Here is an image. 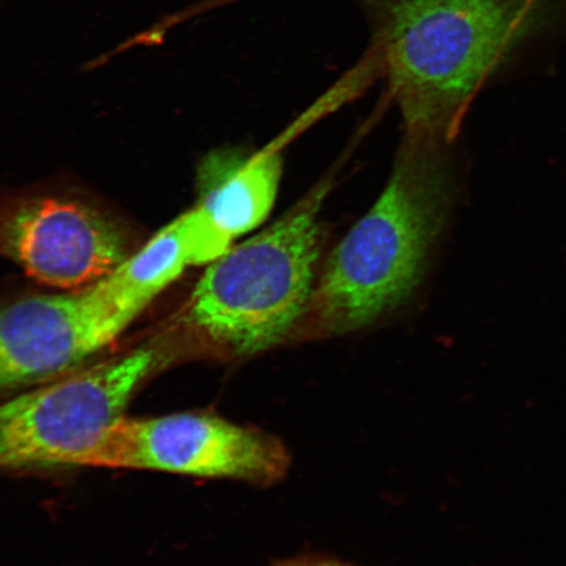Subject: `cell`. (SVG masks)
I'll return each mask as SVG.
<instances>
[{"instance_id":"1","label":"cell","mask_w":566,"mask_h":566,"mask_svg":"<svg viewBox=\"0 0 566 566\" xmlns=\"http://www.w3.org/2000/svg\"><path fill=\"white\" fill-rule=\"evenodd\" d=\"M405 138L448 148L473 98L546 23L549 0H360Z\"/></svg>"},{"instance_id":"2","label":"cell","mask_w":566,"mask_h":566,"mask_svg":"<svg viewBox=\"0 0 566 566\" xmlns=\"http://www.w3.org/2000/svg\"><path fill=\"white\" fill-rule=\"evenodd\" d=\"M452 195L446 148L405 138L384 192L322 264L298 344L369 328L412 298Z\"/></svg>"},{"instance_id":"3","label":"cell","mask_w":566,"mask_h":566,"mask_svg":"<svg viewBox=\"0 0 566 566\" xmlns=\"http://www.w3.org/2000/svg\"><path fill=\"white\" fill-rule=\"evenodd\" d=\"M322 180L268 229L212 261L180 317L197 357L240 363L298 344L323 259Z\"/></svg>"},{"instance_id":"4","label":"cell","mask_w":566,"mask_h":566,"mask_svg":"<svg viewBox=\"0 0 566 566\" xmlns=\"http://www.w3.org/2000/svg\"><path fill=\"white\" fill-rule=\"evenodd\" d=\"M177 357H195L182 329L0 399V471L74 467Z\"/></svg>"},{"instance_id":"5","label":"cell","mask_w":566,"mask_h":566,"mask_svg":"<svg viewBox=\"0 0 566 566\" xmlns=\"http://www.w3.org/2000/svg\"><path fill=\"white\" fill-rule=\"evenodd\" d=\"M293 458L281 438L209 412L124 416L77 457L74 469L153 471L228 479L261 488L282 483Z\"/></svg>"},{"instance_id":"6","label":"cell","mask_w":566,"mask_h":566,"mask_svg":"<svg viewBox=\"0 0 566 566\" xmlns=\"http://www.w3.org/2000/svg\"><path fill=\"white\" fill-rule=\"evenodd\" d=\"M137 318L97 282L0 303V399L95 363Z\"/></svg>"},{"instance_id":"7","label":"cell","mask_w":566,"mask_h":566,"mask_svg":"<svg viewBox=\"0 0 566 566\" xmlns=\"http://www.w3.org/2000/svg\"><path fill=\"white\" fill-rule=\"evenodd\" d=\"M130 254L129 232L95 205L54 195L0 198V258L42 285H94Z\"/></svg>"},{"instance_id":"8","label":"cell","mask_w":566,"mask_h":566,"mask_svg":"<svg viewBox=\"0 0 566 566\" xmlns=\"http://www.w3.org/2000/svg\"><path fill=\"white\" fill-rule=\"evenodd\" d=\"M294 132L287 130L258 153H212L198 175L200 198L190 209L200 228L226 247L256 230L277 200L283 172L282 150Z\"/></svg>"},{"instance_id":"9","label":"cell","mask_w":566,"mask_h":566,"mask_svg":"<svg viewBox=\"0 0 566 566\" xmlns=\"http://www.w3.org/2000/svg\"><path fill=\"white\" fill-rule=\"evenodd\" d=\"M190 265H196L195 240L184 212L97 282L117 306L139 317Z\"/></svg>"},{"instance_id":"10","label":"cell","mask_w":566,"mask_h":566,"mask_svg":"<svg viewBox=\"0 0 566 566\" xmlns=\"http://www.w3.org/2000/svg\"><path fill=\"white\" fill-rule=\"evenodd\" d=\"M269 566H356L348 563L336 560V558L304 555L290 558H283V560L274 562Z\"/></svg>"}]
</instances>
